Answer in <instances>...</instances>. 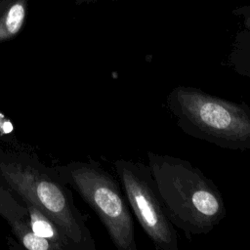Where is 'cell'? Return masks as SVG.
Here are the masks:
<instances>
[{"label":"cell","instance_id":"1","mask_svg":"<svg viewBox=\"0 0 250 250\" xmlns=\"http://www.w3.org/2000/svg\"><path fill=\"white\" fill-rule=\"evenodd\" d=\"M146 155L165 212L188 240L208 234L225 219L223 195L201 170L172 155L152 151Z\"/></svg>","mask_w":250,"mask_h":250},{"label":"cell","instance_id":"2","mask_svg":"<svg viewBox=\"0 0 250 250\" xmlns=\"http://www.w3.org/2000/svg\"><path fill=\"white\" fill-rule=\"evenodd\" d=\"M0 183L60 226L79 250H96L85 215L55 166L34 153L0 147Z\"/></svg>","mask_w":250,"mask_h":250},{"label":"cell","instance_id":"3","mask_svg":"<svg viewBox=\"0 0 250 250\" xmlns=\"http://www.w3.org/2000/svg\"><path fill=\"white\" fill-rule=\"evenodd\" d=\"M177 126L187 135L222 148H250V105L193 86H176L166 97Z\"/></svg>","mask_w":250,"mask_h":250},{"label":"cell","instance_id":"4","mask_svg":"<svg viewBox=\"0 0 250 250\" xmlns=\"http://www.w3.org/2000/svg\"><path fill=\"white\" fill-rule=\"evenodd\" d=\"M55 168L96 213L115 248L137 250L132 214L118 181L92 159L70 161Z\"/></svg>","mask_w":250,"mask_h":250},{"label":"cell","instance_id":"5","mask_svg":"<svg viewBox=\"0 0 250 250\" xmlns=\"http://www.w3.org/2000/svg\"><path fill=\"white\" fill-rule=\"evenodd\" d=\"M128 204L157 250H178V235L158 195L148 164L117 159L113 163Z\"/></svg>","mask_w":250,"mask_h":250},{"label":"cell","instance_id":"6","mask_svg":"<svg viewBox=\"0 0 250 250\" xmlns=\"http://www.w3.org/2000/svg\"><path fill=\"white\" fill-rule=\"evenodd\" d=\"M0 217L8 223L13 234L22 247L29 250H58L49 240L33 233L26 206L20 197L1 183Z\"/></svg>","mask_w":250,"mask_h":250},{"label":"cell","instance_id":"7","mask_svg":"<svg viewBox=\"0 0 250 250\" xmlns=\"http://www.w3.org/2000/svg\"><path fill=\"white\" fill-rule=\"evenodd\" d=\"M22 202L27 208L30 228L35 235L49 240L58 250H79L74 241L60 226L32 204Z\"/></svg>","mask_w":250,"mask_h":250},{"label":"cell","instance_id":"8","mask_svg":"<svg viewBox=\"0 0 250 250\" xmlns=\"http://www.w3.org/2000/svg\"><path fill=\"white\" fill-rule=\"evenodd\" d=\"M28 0H0V43L14 39L22 29Z\"/></svg>","mask_w":250,"mask_h":250},{"label":"cell","instance_id":"9","mask_svg":"<svg viewBox=\"0 0 250 250\" xmlns=\"http://www.w3.org/2000/svg\"><path fill=\"white\" fill-rule=\"evenodd\" d=\"M228 62L234 72L250 79V26L236 32Z\"/></svg>","mask_w":250,"mask_h":250},{"label":"cell","instance_id":"10","mask_svg":"<svg viewBox=\"0 0 250 250\" xmlns=\"http://www.w3.org/2000/svg\"><path fill=\"white\" fill-rule=\"evenodd\" d=\"M233 16L242 17L244 20V26H250V4L237 7L231 11Z\"/></svg>","mask_w":250,"mask_h":250},{"label":"cell","instance_id":"11","mask_svg":"<svg viewBox=\"0 0 250 250\" xmlns=\"http://www.w3.org/2000/svg\"><path fill=\"white\" fill-rule=\"evenodd\" d=\"M13 131V125L9 119H7L1 112H0V133L1 134H8L7 132Z\"/></svg>","mask_w":250,"mask_h":250},{"label":"cell","instance_id":"12","mask_svg":"<svg viewBox=\"0 0 250 250\" xmlns=\"http://www.w3.org/2000/svg\"><path fill=\"white\" fill-rule=\"evenodd\" d=\"M77 5H82V4H94L98 2L99 0H71Z\"/></svg>","mask_w":250,"mask_h":250}]
</instances>
